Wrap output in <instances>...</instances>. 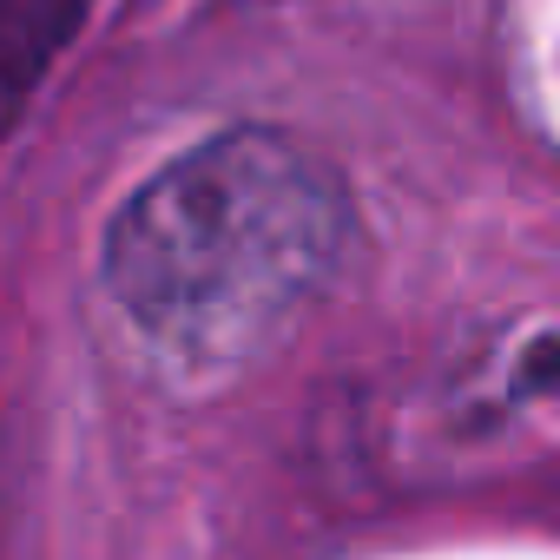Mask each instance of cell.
Here are the masks:
<instances>
[{
	"instance_id": "cell-1",
	"label": "cell",
	"mask_w": 560,
	"mask_h": 560,
	"mask_svg": "<svg viewBox=\"0 0 560 560\" xmlns=\"http://www.w3.org/2000/svg\"><path fill=\"white\" fill-rule=\"evenodd\" d=\"M357 237L343 172L277 126H231L165 159L100 237V291L139 357L211 389L291 343Z\"/></svg>"
}]
</instances>
